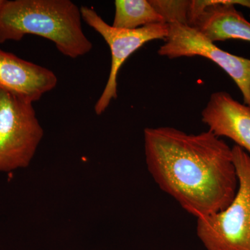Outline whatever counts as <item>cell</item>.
Segmentation results:
<instances>
[{
    "instance_id": "obj_1",
    "label": "cell",
    "mask_w": 250,
    "mask_h": 250,
    "mask_svg": "<svg viewBox=\"0 0 250 250\" xmlns=\"http://www.w3.org/2000/svg\"><path fill=\"white\" fill-rule=\"evenodd\" d=\"M144 148L158 187L197 220L232 202L238 185L232 148L209 130L192 134L171 126L146 128Z\"/></svg>"
},
{
    "instance_id": "obj_2",
    "label": "cell",
    "mask_w": 250,
    "mask_h": 250,
    "mask_svg": "<svg viewBox=\"0 0 250 250\" xmlns=\"http://www.w3.org/2000/svg\"><path fill=\"white\" fill-rule=\"evenodd\" d=\"M82 20L80 8L70 0H6L0 9V43L32 34L53 42L65 57L78 58L93 49Z\"/></svg>"
},
{
    "instance_id": "obj_3",
    "label": "cell",
    "mask_w": 250,
    "mask_h": 250,
    "mask_svg": "<svg viewBox=\"0 0 250 250\" xmlns=\"http://www.w3.org/2000/svg\"><path fill=\"white\" fill-rule=\"evenodd\" d=\"M238 177L234 198L225 210L197 220V235L207 250H250V155L235 145Z\"/></svg>"
},
{
    "instance_id": "obj_4",
    "label": "cell",
    "mask_w": 250,
    "mask_h": 250,
    "mask_svg": "<svg viewBox=\"0 0 250 250\" xmlns=\"http://www.w3.org/2000/svg\"><path fill=\"white\" fill-rule=\"evenodd\" d=\"M43 136L33 103L0 90V172L27 167Z\"/></svg>"
},
{
    "instance_id": "obj_5",
    "label": "cell",
    "mask_w": 250,
    "mask_h": 250,
    "mask_svg": "<svg viewBox=\"0 0 250 250\" xmlns=\"http://www.w3.org/2000/svg\"><path fill=\"white\" fill-rule=\"evenodd\" d=\"M82 20L104 39L111 50V65L104 89L95 104V113L103 114L112 100L118 98V75L120 69L130 56L148 42L165 40L168 34L167 23L150 24L133 30L117 29L105 22L92 8H80Z\"/></svg>"
},
{
    "instance_id": "obj_6",
    "label": "cell",
    "mask_w": 250,
    "mask_h": 250,
    "mask_svg": "<svg viewBox=\"0 0 250 250\" xmlns=\"http://www.w3.org/2000/svg\"><path fill=\"white\" fill-rule=\"evenodd\" d=\"M168 34L158 54L169 59L199 57L209 59L232 79L250 107V59L224 51L202 33L185 24L167 23Z\"/></svg>"
},
{
    "instance_id": "obj_7",
    "label": "cell",
    "mask_w": 250,
    "mask_h": 250,
    "mask_svg": "<svg viewBox=\"0 0 250 250\" xmlns=\"http://www.w3.org/2000/svg\"><path fill=\"white\" fill-rule=\"evenodd\" d=\"M188 26L214 43L230 39L250 42V22L231 0L191 1Z\"/></svg>"
},
{
    "instance_id": "obj_8",
    "label": "cell",
    "mask_w": 250,
    "mask_h": 250,
    "mask_svg": "<svg viewBox=\"0 0 250 250\" xmlns=\"http://www.w3.org/2000/svg\"><path fill=\"white\" fill-rule=\"evenodd\" d=\"M57 83L52 70L0 49V90L34 103Z\"/></svg>"
},
{
    "instance_id": "obj_9",
    "label": "cell",
    "mask_w": 250,
    "mask_h": 250,
    "mask_svg": "<svg viewBox=\"0 0 250 250\" xmlns=\"http://www.w3.org/2000/svg\"><path fill=\"white\" fill-rule=\"evenodd\" d=\"M202 121L219 138L226 137L250 153V107L225 91L212 93Z\"/></svg>"
},
{
    "instance_id": "obj_10",
    "label": "cell",
    "mask_w": 250,
    "mask_h": 250,
    "mask_svg": "<svg viewBox=\"0 0 250 250\" xmlns=\"http://www.w3.org/2000/svg\"><path fill=\"white\" fill-rule=\"evenodd\" d=\"M112 27L133 30L150 24L166 23L149 0H116Z\"/></svg>"
},
{
    "instance_id": "obj_11",
    "label": "cell",
    "mask_w": 250,
    "mask_h": 250,
    "mask_svg": "<svg viewBox=\"0 0 250 250\" xmlns=\"http://www.w3.org/2000/svg\"><path fill=\"white\" fill-rule=\"evenodd\" d=\"M149 1L166 23L177 22L188 25L190 1L149 0Z\"/></svg>"
},
{
    "instance_id": "obj_12",
    "label": "cell",
    "mask_w": 250,
    "mask_h": 250,
    "mask_svg": "<svg viewBox=\"0 0 250 250\" xmlns=\"http://www.w3.org/2000/svg\"><path fill=\"white\" fill-rule=\"evenodd\" d=\"M5 1H6V0H0V9H1V8L2 7L3 4H4Z\"/></svg>"
}]
</instances>
